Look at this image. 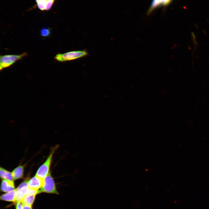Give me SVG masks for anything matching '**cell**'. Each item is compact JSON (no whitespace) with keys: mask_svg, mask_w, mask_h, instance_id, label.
<instances>
[{"mask_svg":"<svg viewBox=\"0 0 209 209\" xmlns=\"http://www.w3.org/2000/svg\"><path fill=\"white\" fill-rule=\"evenodd\" d=\"M28 55L26 52L19 55H1L0 57V70L8 67L13 64L17 61L21 59Z\"/></svg>","mask_w":209,"mask_h":209,"instance_id":"2","label":"cell"},{"mask_svg":"<svg viewBox=\"0 0 209 209\" xmlns=\"http://www.w3.org/2000/svg\"><path fill=\"white\" fill-rule=\"evenodd\" d=\"M41 192H42L40 190H35L29 188H28L26 195H36Z\"/></svg>","mask_w":209,"mask_h":209,"instance_id":"15","label":"cell"},{"mask_svg":"<svg viewBox=\"0 0 209 209\" xmlns=\"http://www.w3.org/2000/svg\"><path fill=\"white\" fill-rule=\"evenodd\" d=\"M88 55L86 50L71 51L63 54H57L55 59L58 61L64 62L71 61L84 57Z\"/></svg>","mask_w":209,"mask_h":209,"instance_id":"1","label":"cell"},{"mask_svg":"<svg viewBox=\"0 0 209 209\" xmlns=\"http://www.w3.org/2000/svg\"><path fill=\"white\" fill-rule=\"evenodd\" d=\"M50 29L48 28H44L40 30L41 35L43 37H48L51 34Z\"/></svg>","mask_w":209,"mask_h":209,"instance_id":"14","label":"cell"},{"mask_svg":"<svg viewBox=\"0 0 209 209\" xmlns=\"http://www.w3.org/2000/svg\"><path fill=\"white\" fill-rule=\"evenodd\" d=\"M35 0L36 2V3H37V2L39 1L40 0Z\"/></svg>","mask_w":209,"mask_h":209,"instance_id":"19","label":"cell"},{"mask_svg":"<svg viewBox=\"0 0 209 209\" xmlns=\"http://www.w3.org/2000/svg\"><path fill=\"white\" fill-rule=\"evenodd\" d=\"M29 178L27 177L16 189L15 201H20L26 194L28 187V182Z\"/></svg>","mask_w":209,"mask_h":209,"instance_id":"5","label":"cell"},{"mask_svg":"<svg viewBox=\"0 0 209 209\" xmlns=\"http://www.w3.org/2000/svg\"><path fill=\"white\" fill-rule=\"evenodd\" d=\"M171 1L172 0H153L148 13H150L153 9L158 6H166L169 4Z\"/></svg>","mask_w":209,"mask_h":209,"instance_id":"9","label":"cell"},{"mask_svg":"<svg viewBox=\"0 0 209 209\" xmlns=\"http://www.w3.org/2000/svg\"><path fill=\"white\" fill-rule=\"evenodd\" d=\"M35 195H26L21 202L23 205L31 206L35 198Z\"/></svg>","mask_w":209,"mask_h":209,"instance_id":"12","label":"cell"},{"mask_svg":"<svg viewBox=\"0 0 209 209\" xmlns=\"http://www.w3.org/2000/svg\"><path fill=\"white\" fill-rule=\"evenodd\" d=\"M15 188L14 181L6 179H2L1 182V190L4 192H8Z\"/></svg>","mask_w":209,"mask_h":209,"instance_id":"7","label":"cell"},{"mask_svg":"<svg viewBox=\"0 0 209 209\" xmlns=\"http://www.w3.org/2000/svg\"><path fill=\"white\" fill-rule=\"evenodd\" d=\"M48 0H40L37 3V6L39 9L42 11L45 10L46 4Z\"/></svg>","mask_w":209,"mask_h":209,"instance_id":"13","label":"cell"},{"mask_svg":"<svg viewBox=\"0 0 209 209\" xmlns=\"http://www.w3.org/2000/svg\"><path fill=\"white\" fill-rule=\"evenodd\" d=\"M43 179L35 175L28 180L27 183L28 188L36 190H39L42 185Z\"/></svg>","mask_w":209,"mask_h":209,"instance_id":"6","label":"cell"},{"mask_svg":"<svg viewBox=\"0 0 209 209\" xmlns=\"http://www.w3.org/2000/svg\"><path fill=\"white\" fill-rule=\"evenodd\" d=\"M40 190L41 192L46 193L59 194L51 172H49L48 174L44 179Z\"/></svg>","mask_w":209,"mask_h":209,"instance_id":"4","label":"cell"},{"mask_svg":"<svg viewBox=\"0 0 209 209\" xmlns=\"http://www.w3.org/2000/svg\"><path fill=\"white\" fill-rule=\"evenodd\" d=\"M57 147L56 146L52 149L46 161L38 169L36 176L43 179L48 174L53 154Z\"/></svg>","mask_w":209,"mask_h":209,"instance_id":"3","label":"cell"},{"mask_svg":"<svg viewBox=\"0 0 209 209\" xmlns=\"http://www.w3.org/2000/svg\"><path fill=\"white\" fill-rule=\"evenodd\" d=\"M24 166V165H19L12 171L11 173L14 180L23 178Z\"/></svg>","mask_w":209,"mask_h":209,"instance_id":"8","label":"cell"},{"mask_svg":"<svg viewBox=\"0 0 209 209\" xmlns=\"http://www.w3.org/2000/svg\"><path fill=\"white\" fill-rule=\"evenodd\" d=\"M16 189L7 192L2 195L0 197L1 199L9 201L15 202Z\"/></svg>","mask_w":209,"mask_h":209,"instance_id":"10","label":"cell"},{"mask_svg":"<svg viewBox=\"0 0 209 209\" xmlns=\"http://www.w3.org/2000/svg\"><path fill=\"white\" fill-rule=\"evenodd\" d=\"M55 0H48L46 4L45 10H50L53 6Z\"/></svg>","mask_w":209,"mask_h":209,"instance_id":"16","label":"cell"},{"mask_svg":"<svg viewBox=\"0 0 209 209\" xmlns=\"http://www.w3.org/2000/svg\"><path fill=\"white\" fill-rule=\"evenodd\" d=\"M22 209H32L31 206L22 204Z\"/></svg>","mask_w":209,"mask_h":209,"instance_id":"18","label":"cell"},{"mask_svg":"<svg viewBox=\"0 0 209 209\" xmlns=\"http://www.w3.org/2000/svg\"><path fill=\"white\" fill-rule=\"evenodd\" d=\"M0 176L1 179H6L14 181L11 172L1 167L0 168Z\"/></svg>","mask_w":209,"mask_h":209,"instance_id":"11","label":"cell"},{"mask_svg":"<svg viewBox=\"0 0 209 209\" xmlns=\"http://www.w3.org/2000/svg\"><path fill=\"white\" fill-rule=\"evenodd\" d=\"M16 209H22V204L20 201L16 202Z\"/></svg>","mask_w":209,"mask_h":209,"instance_id":"17","label":"cell"}]
</instances>
